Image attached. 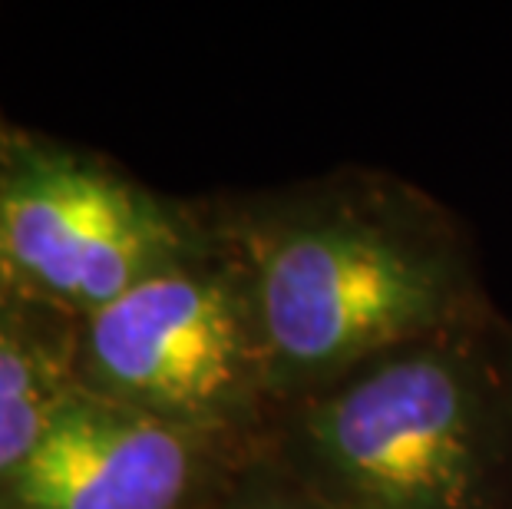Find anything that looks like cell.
<instances>
[{
    "instance_id": "cell-2",
    "label": "cell",
    "mask_w": 512,
    "mask_h": 509,
    "mask_svg": "<svg viewBox=\"0 0 512 509\" xmlns=\"http://www.w3.org/2000/svg\"><path fill=\"white\" fill-rule=\"evenodd\" d=\"M496 407L473 354L433 338L304 397L301 483L331 509H486Z\"/></svg>"
},
{
    "instance_id": "cell-5",
    "label": "cell",
    "mask_w": 512,
    "mask_h": 509,
    "mask_svg": "<svg viewBox=\"0 0 512 509\" xmlns=\"http://www.w3.org/2000/svg\"><path fill=\"white\" fill-rule=\"evenodd\" d=\"M209 437L76 384L24 463L0 483L17 509H189Z\"/></svg>"
},
{
    "instance_id": "cell-7",
    "label": "cell",
    "mask_w": 512,
    "mask_h": 509,
    "mask_svg": "<svg viewBox=\"0 0 512 509\" xmlns=\"http://www.w3.org/2000/svg\"><path fill=\"white\" fill-rule=\"evenodd\" d=\"M228 509H331V506L314 500L301 486V490H261V493L235 500Z\"/></svg>"
},
{
    "instance_id": "cell-4",
    "label": "cell",
    "mask_w": 512,
    "mask_h": 509,
    "mask_svg": "<svg viewBox=\"0 0 512 509\" xmlns=\"http://www.w3.org/2000/svg\"><path fill=\"white\" fill-rule=\"evenodd\" d=\"M192 255L166 202L93 159L20 146L0 162V291L27 305L83 321Z\"/></svg>"
},
{
    "instance_id": "cell-6",
    "label": "cell",
    "mask_w": 512,
    "mask_h": 509,
    "mask_svg": "<svg viewBox=\"0 0 512 509\" xmlns=\"http://www.w3.org/2000/svg\"><path fill=\"white\" fill-rule=\"evenodd\" d=\"M57 318L0 291V483L37 447L53 410L76 387L73 331L63 334Z\"/></svg>"
},
{
    "instance_id": "cell-8",
    "label": "cell",
    "mask_w": 512,
    "mask_h": 509,
    "mask_svg": "<svg viewBox=\"0 0 512 509\" xmlns=\"http://www.w3.org/2000/svg\"><path fill=\"white\" fill-rule=\"evenodd\" d=\"M0 509H17V506H10V503L4 500V496H0Z\"/></svg>"
},
{
    "instance_id": "cell-1",
    "label": "cell",
    "mask_w": 512,
    "mask_h": 509,
    "mask_svg": "<svg viewBox=\"0 0 512 509\" xmlns=\"http://www.w3.org/2000/svg\"><path fill=\"white\" fill-rule=\"evenodd\" d=\"M242 275L268 391L304 397L384 354L446 338L470 288L453 235L377 192H318L258 215Z\"/></svg>"
},
{
    "instance_id": "cell-3",
    "label": "cell",
    "mask_w": 512,
    "mask_h": 509,
    "mask_svg": "<svg viewBox=\"0 0 512 509\" xmlns=\"http://www.w3.org/2000/svg\"><path fill=\"white\" fill-rule=\"evenodd\" d=\"M73 374L106 400L219 437L268 391L242 265L199 252L76 321Z\"/></svg>"
}]
</instances>
